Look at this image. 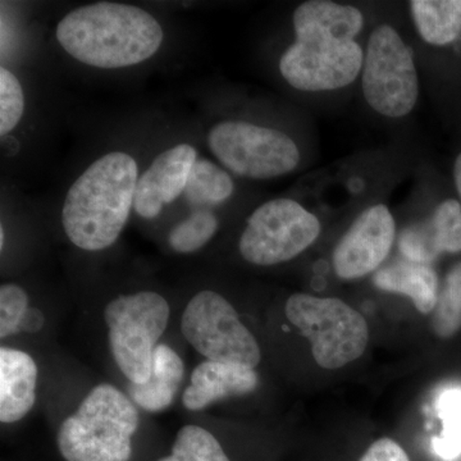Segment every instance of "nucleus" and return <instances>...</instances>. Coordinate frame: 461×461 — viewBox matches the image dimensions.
<instances>
[{"mask_svg": "<svg viewBox=\"0 0 461 461\" xmlns=\"http://www.w3.org/2000/svg\"><path fill=\"white\" fill-rule=\"evenodd\" d=\"M56 36L74 59L102 69L140 65L165 41L156 17L136 5L114 2L74 9L58 23Z\"/></svg>", "mask_w": 461, "mask_h": 461, "instance_id": "f257e3e1", "label": "nucleus"}, {"mask_svg": "<svg viewBox=\"0 0 461 461\" xmlns=\"http://www.w3.org/2000/svg\"><path fill=\"white\" fill-rule=\"evenodd\" d=\"M138 181V163L124 151H111L91 163L63 203L62 224L69 241L85 251L112 247L129 221Z\"/></svg>", "mask_w": 461, "mask_h": 461, "instance_id": "f03ea898", "label": "nucleus"}, {"mask_svg": "<svg viewBox=\"0 0 461 461\" xmlns=\"http://www.w3.org/2000/svg\"><path fill=\"white\" fill-rule=\"evenodd\" d=\"M139 424L129 397L112 384H98L60 424L58 450L66 461H130Z\"/></svg>", "mask_w": 461, "mask_h": 461, "instance_id": "7ed1b4c3", "label": "nucleus"}, {"mask_svg": "<svg viewBox=\"0 0 461 461\" xmlns=\"http://www.w3.org/2000/svg\"><path fill=\"white\" fill-rule=\"evenodd\" d=\"M168 302L154 291L121 295L104 309L112 357L130 384L150 377L153 354L168 326Z\"/></svg>", "mask_w": 461, "mask_h": 461, "instance_id": "20e7f679", "label": "nucleus"}, {"mask_svg": "<svg viewBox=\"0 0 461 461\" xmlns=\"http://www.w3.org/2000/svg\"><path fill=\"white\" fill-rule=\"evenodd\" d=\"M285 313L311 341L314 360L321 368H342L359 359L368 345V324L363 315L336 297L294 294Z\"/></svg>", "mask_w": 461, "mask_h": 461, "instance_id": "39448f33", "label": "nucleus"}, {"mask_svg": "<svg viewBox=\"0 0 461 461\" xmlns=\"http://www.w3.org/2000/svg\"><path fill=\"white\" fill-rule=\"evenodd\" d=\"M364 98L369 107L388 118L411 113L420 96L417 67L408 45L393 26L373 30L362 68Z\"/></svg>", "mask_w": 461, "mask_h": 461, "instance_id": "423d86ee", "label": "nucleus"}, {"mask_svg": "<svg viewBox=\"0 0 461 461\" xmlns=\"http://www.w3.org/2000/svg\"><path fill=\"white\" fill-rule=\"evenodd\" d=\"M208 147L229 171L253 180H269L295 171L300 163L296 142L269 127L222 121L208 133Z\"/></svg>", "mask_w": 461, "mask_h": 461, "instance_id": "0eeeda50", "label": "nucleus"}, {"mask_svg": "<svg viewBox=\"0 0 461 461\" xmlns=\"http://www.w3.org/2000/svg\"><path fill=\"white\" fill-rule=\"evenodd\" d=\"M181 330L206 360L256 368L262 359L253 333L240 321L232 304L214 291H200L190 300L182 314Z\"/></svg>", "mask_w": 461, "mask_h": 461, "instance_id": "6e6552de", "label": "nucleus"}, {"mask_svg": "<svg viewBox=\"0 0 461 461\" xmlns=\"http://www.w3.org/2000/svg\"><path fill=\"white\" fill-rule=\"evenodd\" d=\"M320 233V220L295 200H269L249 217L239 250L254 266H276L304 253Z\"/></svg>", "mask_w": 461, "mask_h": 461, "instance_id": "1a4fd4ad", "label": "nucleus"}, {"mask_svg": "<svg viewBox=\"0 0 461 461\" xmlns=\"http://www.w3.org/2000/svg\"><path fill=\"white\" fill-rule=\"evenodd\" d=\"M280 59L282 77L294 89L320 93L348 86L362 72L364 51L355 41L323 33H295Z\"/></svg>", "mask_w": 461, "mask_h": 461, "instance_id": "9d476101", "label": "nucleus"}, {"mask_svg": "<svg viewBox=\"0 0 461 461\" xmlns=\"http://www.w3.org/2000/svg\"><path fill=\"white\" fill-rule=\"evenodd\" d=\"M396 238V224L386 205L366 209L346 230L333 251V269L342 280H357L386 260Z\"/></svg>", "mask_w": 461, "mask_h": 461, "instance_id": "9b49d317", "label": "nucleus"}, {"mask_svg": "<svg viewBox=\"0 0 461 461\" xmlns=\"http://www.w3.org/2000/svg\"><path fill=\"white\" fill-rule=\"evenodd\" d=\"M198 151L190 144H178L162 151L139 177L133 211L144 220H153L172 204L185 187Z\"/></svg>", "mask_w": 461, "mask_h": 461, "instance_id": "f8f14e48", "label": "nucleus"}, {"mask_svg": "<svg viewBox=\"0 0 461 461\" xmlns=\"http://www.w3.org/2000/svg\"><path fill=\"white\" fill-rule=\"evenodd\" d=\"M399 249L405 259L429 264L441 254L461 251V205L447 199L429 220L411 224L400 233Z\"/></svg>", "mask_w": 461, "mask_h": 461, "instance_id": "ddd939ff", "label": "nucleus"}, {"mask_svg": "<svg viewBox=\"0 0 461 461\" xmlns=\"http://www.w3.org/2000/svg\"><path fill=\"white\" fill-rule=\"evenodd\" d=\"M254 368L240 364L205 360L191 373L190 386L184 391L182 403L190 411H204L227 397L253 393L258 386Z\"/></svg>", "mask_w": 461, "mask_h": 461, "instance_id": "4468645a", "label": "nucleus"}, {"mask_svg": "<svg viewBox=\"0 0 461 461\" xmlns=\"http://www.w3.org/2000/svg\"><path fill=\"white\" fill-rule=\"evenodd\" d=\"M38 366L25 351L0 348V420H23L36 402Z\"/></svg>", "mask_w": 461, "mask_h": 461, "instance_id": "2eb2a0df", "label": "nucleus"}, {"mask_svg": "<svg viewBox=\"0 0 461 461\" xmlns=\"http://www.w3.org/2000/svg\"><path fill=\"white\" fill-rule=\"evenodd\" d=\"M373 282L379 290L411 297L420 313L435 311L439 295L438 277L429 264L397 260L379 269Z\"/></svg>", "mask_w": 461, "mask_h": 461, "instance_id": "dca6fc26", "label": "nucleus"}, {"mask_svg": "<svg viewBox=\"0 0 461 461\" xmlns=\"http://www.w3.org/2000/svg\"><path fill=\"white\" fill-rule=\"evenodd\" d=\"M184 375L180 355L168 345L159 344L154 350L150 377L142 384H130V396L144 411H165L175 400Z\"/></svg>", "mask_w": 461, "mask_h": 461, "instance_id": "f3484780", "label": "nucleus"}, {"mask_svg": "<svg viewBox=\"0 0 461 461\" xmlns=\"http://www.w3.org/2000/svg\"><path fill=\"white\" fill-rule=\"evenodd\" d=\"M294 32L323 33L344 41H355L364 26V17L353 5L329 0H309L293 14Z\"/></svg>", "mask_w": 461, "mask_h": 461, "instance_id": "a211bd4d", "label": "nucleus"}, {"mask_svg": "<svg viewBox=\"0 0 461 461\" xmlns=\"http://www.w3.org/2000/svg\"><path fill=\"white\" fill-rule=\"evenodd\" d=\"M415 29L427 44L445 47L461 33V0H412Z\"/></svg>", "mask_w": 461, "mask_h": 461, "instance_id": "6ab92c4d", "label": "nucleus"}, {"mask_svg": "<svg viewBox=\"0 0 461 461\" xmlns=\"http://www.w3.org/2000/svg\"><path fill=\"white\" fill-rule=\"evenodd\" d=\"M233 191L235 184L229 172L205 158H198L191 169L184 198L194 208L208 209L227 202Z\"/></svg>", "mask_w": 461, "mask_h": 461, "instance_id": "aec40b11", "label": "nucleus"}, {"mask_svg": "<svg viewBox=\"0 0 461 461\" xmlns=\"http://www.w3.org/2000/svg\"><path fill=\"white\" fill-rule=\"evenodd\" d=\"M218 227L217 215L211 209H195L173 227L168 236L169 247L178 254L195 253L213 239Z\"/></svg>", "mask_w": 461, "mask_h": 461, "instance_id": "412c9836", "label": "nucleus"}, {"mask_svg": "<svg viewBox=\"0 0 461 461\" xmlns=\"http://www.w3.org/2000/svg\"><path fill=\"white\" fill-rule=\"evenodd\" d=\"M158 461H230L222 446L211 432L199 426L182 427L172 453Z\"/></svg>", "mask_w": 461, "mask_h": 461, "instance_id": "4be33fe9", "label": "nucleus"}, {"mask_svg": "<svg viewBox=\"0 0 461 461\" xmlns=\"http://www.w3.org/2000/svg\"><path fill=\"white\" fill-rule=\"evenodd\" d=\"M439 338H450L461 329V262L446 276L432 318Z\"/></svg>", "mask_w": 461, "mask_h": 461, "instance_id": "5701e85b", "label": "nucleus"}, {"mask_svg": "<svg viewBox=\"0 0 461 461\" xmlns=\"http://www.w3.org/2000/svg\"><path fill=\"white\" fill-rule=\"evenodd\" d=\"M25 113V94L16 75L0 68V135L14 131Z\"/></svg>", "mask_w": 461, "mask_h": 461, "instance_id": "b1692460", "label": "nucleus"}, {"mask_svg": "<svg viewBox=\"0 0 461 461\" xmlns=\"http://www.w3.org/2000/svg\"><path fill=\"white\" fill-rule=\"evenodd\" d=\"M29 296L16 284H5L0 287V338L21 332V324L29 312Z\"/></svg>", "mask_w": 461, "mask_h": 461, "instance_id": "393cba45", "label": "nucleus"}, {"mask_svg": "<svg viewBox=\"0 0 461 461\" xmlns=\"http://www.w3.org/2000/svg\"><path fill=\"white\" fill-rule=\"evenodd\" d=\"M438 412L445 430L461 433V390H450L439 397Z\"/></svg>", "mask_w": 461, "mask_h": 461, "instance_id": "a878e982", "label": "nucleus"}, {"mask_svg": "<svg viewBox=\"0 0 461 461\" xmlns=\"http://www.w3.org/2000/svg\"><path fill=\"white\" fill-rule=\"evenodd\" d=\"M359 461H411L405 450L393 439H378L363 455Z\"/></svg>", "mask_w": 461, "mask_h": 461, "instance_id": "bb28decb", "label": "nucleus"}, {"mask_svg": "<svg viewBox=\"0 0 461 461\" xmlns=\"http://www.w3.org/2000/svg\"><path fill=\"white\" fill-rule=\"evenodd\" d=\"M433 450L445 460H454L461 455V433L445 430L433 438Z\"/></svg>", "mask_w": 461, "mask_h": 461, "instance_id": "cd10ccee", "label": "nucleus"}, {"mask_svg": "<svg viewBox=\"0 0 461 461\" xmlns=\"http://www.w3.org/2000/svg\"><path fill=\"white\" fill-rule=\"evenodd\" d=\"M44 314L39 309L30 308L25 320L21 324V332L36 333L44 326Z\"/></svg>", "mask_w": 461, "mask_h": 461, "instance_id": "c85d7f7f", "label": "nucleus"}, {"mask_svg": "<svg viewBox=\"0 0 461 461\" xmlns=\"http://www.w3.org/2000/svg\"><path fill=\"white\" fill-rule=\"evenodd\" d=\"M454 178L457 193H459L461 198V153L459 154V157L456 158V160H455Z\"/></svg>", "mask_w": 461, "mask_h": 461, "instance_id": "c756f323", "label": "nucleus"}, {"mask_svg": "<svg viewBox=\"0 0 461 461\" xmlns=\"http://www.w3.org/2000/svg\"><path fill=\"white\" fill-rule=\"evenodd\" d=\"M0 247L3 250V247H5V230H3V227L0 229Z\"/></svg>", "mask_w": 461, "mask_h": 461, "instance_id": "7c9ffc66", "label": "nucleus"}]
</instances>
